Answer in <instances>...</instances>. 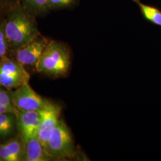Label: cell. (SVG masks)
<instances>
[{"label":"cell","mask_w":161,"mask_h":161,"mask_svg":"<svg viewBox=\"0 0 161 161\" xmlns=\"http://www.w3.org/2000/svg\"><path fill=\"white\" fill-rule=\"evenodd\" d=\"M36 17L27 12L20 3L4 14V32L10 52L40 35Z\"/></svg>","instance_id":"cell-1"},{"label":"cell","mask_w":161,"mask_h":161,"mask_svg":"<svg viewBox=\"0 0 161 161\" xmlns=\"http://www.w3.org/2000/svg\"><path fill=\"white\" fill-rule=\"evenodd\" d=\"M70 65L68 48L62 42L50 41L35 66L37 72L52 77L66 75Z\"/></svg>","instance_id":"cell-2"},{"label":"cell","mask_w":161,"mask_h":161,"mask_svg":"<svg viewBox=\"0 0 161 161\" xmlns=\"http://www.w3.org/2000/svg\"><path fill=\"white\" fill-rule=\"evenodd\" d=\"M44 147L53 160L72 159L75 156V146L72 136L62 119L58 121Z\"/></svg>","instance_id":"cell-3"},{"label":"cell","mask_w":161,"mask_h":161,"mask_svg":"<svg viewBox=\"0 0 161 161\" xmlns=\"http://www.w3.org/2000/svg\"><path fill=\"white\" fill-rule=\"evenodd\" d=\"M30 75L24 65L7 55L0 58V86L14 90L29 83Z\"/></svg>","instance_id":"cell-4"},{"label":"cell","mask_w":161,"mask_h":161,"mask_svg":"<svg viewBox=\"0 0 161 161\" xmlns=\"http://www.w3.org/2000/svg\"><path fill=\"white\" fill-rule=\"evenodd\" d=\"M11 95L14 106L21 112L40 110L47 101L35 92L29 83L14 89Z\"/></svg>","instance_id":"cell-5"},{"label":"cell","mask_w":161,"mask_h":161,"mask_svg":"<svg viewBox=\"0 0 161 161\" xmlns=\"http://www.w3.org/2000/svg\"><path fill=\"white\" fill-rule=\"evenodd\" d=\"M48 42V39L41 34L34 40L10 52L13 58L24 66L34 65L35 67Z\"/></svg>","instance_id":"cell-6"},{"label":"cell","mask_w":161,"mask_h":161,"mask_svg":"<svg viewBox=\"0 0 161 161\" xmlns=\"http://www.w3.org/2000/svg\"><path fill=\"white\" fill-rule=\"evenodd\" d=\"M40 112L41 123L37 137L45 146L51 133L60 119L61 108L57 104L47 100L46 104L40 110Z\"/></svg>","instance_id":"cell-7"},{"label":"cell","mask_w":161,"mask_h":161,"mask_svg":"<svg viewBox=\"0 0 161 161\" xmlns=\"http://www.w3.org/2000/svg\"><path fill=\"white\" fill-rule=\"evenodd\" d=\"M40 123V110L19 112L17 116V130L25 142L29 138L37 137Z\"/></svg>","instance_id":"cell-8"},{"label":"cell","mask_w":161,"mask_h":161,"mask_svg":"<svg viewBox=\"0 0 161 161\" xmlns=\"http://www.w3.org/2000/svg\"><path fill=\"white\" fill-rule=\"evenodd\" d=\"M25 150V141L19 134L0 145V161H23Z\"/></svg>","instance_id":"cell-9"},{"label":"cell","mask_w":161,"mask_h":161,"mask_svg":"<svg viewBox=\"0 0 161 161\" xmlns=\"http://www.w3.org/2000/svg\"><path fill=\"white\" fill-rule=\"evenodd\" d=\"M23 161H48L53 159L37 137L29 138L25 142Z\"/></svg>","instance_id":"cell-10"},{"label":"cell","mask_w":161,"mask_h":161,"mask_svg":"<svg viewBox=\"0 0 161 161\" xmlns=\"http://www.w3.org/2000/svg\"><path fill=\"white\" fill-rule=\"evenodd\" d=\"M23 8L35 17L42 16L50 12L48 0H20Z\"/></svg>","instance_id":"cell-11"},{"label":"cell","mask_w":161,"mask_h":161,"mask_svg":"<svg viewBox=\"0 0 161 161\" xmlns=\"http://www.w3.org/2000/svg\"><path fill=\"white\" fill-rule=\"evenodd\" d=\"M17 128V115L12 113L0 114V138L11 136Z\"/></svg>","instance_id":"cell-12"},{"label":"cell","mask_w":161,"mask_h":161,"mask_svg":"<svg viewBox=\"0 0 161 161\" xmlns=\"http://www.w3.org/2000/svg\"><path fill=\"white\" fill-rule=\"evenodd\" d=\"M133 1L138 6L146 19L156 25L161 26V12L158 8L145 4L140 0H133Z\"/></svg>","instance_id":"cell-13"},{"label":"cell","mask_w":161,"mask_h":161,"mask_svg":"<svg viewBox=\"0 0 161 161\" xmlns=\"http://www.w3.org/2000/svg\"><path fill=\"white\" fill-rule=\"evenodd\" d=\"M8 52L9 47L4 27V16H0V58L6 56Z\"/></svg>","instance_id":"cell-14"},{"label":"cell","mask_w":161,"mask_h":161,"mask_svg":"<svg viewBox=\"0 0 161 161\" xmlns=\"http://www.w3.org/2000/svg\"><path fill=\"white\" fill-rule=\"evenodd\" d=\"M76 0H48L50 10H57L70 7L75 4Z\"/></svg>","instance_id":"cell-15"},{"label":"cell","mask_w":161,"mask_h":161,"mask_svg":"<svg viewBox=\"0 0 161 161\" xmlns=\"http://www.w3.org/2000/svg\"><path fill=\"white\" fill-rule=\"evenodd\" d=\"M20 3V0H0V15L4 16L7 12Z\"/></svg>","instance_id":"cell-16"},{"label":"cell","mask_w":161,"mask_h":161,"mask_svg":"<svg viewBox=\"0 0 161 161\" xmlns=\"http://www.w3.org/2000/svg\"><path fill=\"white\" fill-rule=\"evenodd\" d=\"M0 104L14 106L11 93L9 94L5 90L0 88Z\"/></svg>","instance_id":"cell-17"},{"label":"cell","mask_w":161,"mask_h":161,"mask_svg":"<svg viewBox=\"0 0 161 161\" xmlns=\"http://www.w3.org/2000/svg\"><path fill=\"white\" fill-rule=\"evenodd\" d=\"M19 112V111L14 106H7V105L0 104V114L12 113L17 116Z\"/></svg>","instance_id":"cell-18"},{"label":"cell","mask_w":161,"mask_h":161,"mask_svg":"<svg viewBox=\"0 0 161 161\" xmlns=\"http://www.w3.org/2000/svg\"><path fill=\"white\" fill-rule=\"evenodd\" d=\"M0 16H1V15H0Z\"/></svg>","instance_id":"cell-19"}]
</instances>
